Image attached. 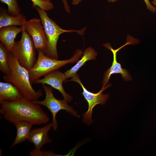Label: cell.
Instances as JSON below:
<instances>
[{
    "mask_svg": "<svg viewBox=\"0 0 156 156\" xmlns=\"http://www.w3.org/2000/svg\"><path fill=\"white\" fill-rule=\"evenodd\" d=\"M0 104V113L10 122L26 121L33 125H40L49 120L40 105L24 97L14 101H4Z\"/></svg>",
    "mask_w": 156,
    "mask_h": 156,
    "instance_id": "cell-1",
    "label": "cell"
},
{
    "mask_svg": "<svg viewBox=\"0 0 156 156\" xmlns=\"http://www.w3.org/2000/svg\"><path fill=\"white\" fill-rule=\"evenodd\" d=\"M9 64L10 72L3 76L4 81L17 87L24 98L31 101L38 100L42 95L41 90L36 91L33 88L28 70L21 65L10 52Z\"/></svg>",
    "mask_w": 156,
    "mask_h": 156,
    "instance_id": "cell-2",
    "label": "cell"
},
{
    "mask_svg": "<svg viewBox=\"0 0 156 156\" xmlns=\"http://www.w3.org/2000/svg\"><path fill=\"white\" fill-rule=\"evenodd\" d=\"M34 8L39 15L47 40V47L45 55L52 58L58 59L57 45L60 36L64 33L70 32H76L82 36L84 34L86 27L77 30L63 29L49 18L45 11L38 6Z\"/></svg>",
    "mask_w": 156,
    "mask_h": 156,
    "instance_id": "cell-3",
    "label": "cell"
},
{
    "mask_svg": "<svg viewBox=\"0 0 156 156\" xmlns=\"http://www.w3.org/2000/svg\"><path fill=\"white\" fill-rule=\"evenodd\" d=\"M38 51V54L36 61L33 66L28 70L32 84L40 77L57 70L68 64L76 62L83 52L81 50L78 49L70 59L59 60L46 55L40 51Z\"/></svg>",
    "mask_w": 156,
    "mask_h": 156,
    "instance_id": "cell-4",
    "label": "cell"
},
{
    "mask_svg": "<svg viewBox=\"0 0 156 156\" xmlns=\"http://www.w3.org/2000/svg\"><path fill=\"white\" fill-rule=\"evenodd\" d=\"M23 26L21 38L15 41L10 52L21 65L29 70L37 60L36 49L32 38L26 31L23 25Z\"/></svg>",
    "mask_w": 156,
    "mask_h": 156,
    "instance_id": "cell-5",
    "label": "cell"
},
{
    "mask_svg": "<svg viewBox=\"0 0 156 156\" xmlns=\"http://www.w3.org/2000/svg\"><path fill=\"white\" fill-rule=\"evenodd\" d=\"M42 87L45 94L44 99L42 101H32L35 103L46 107L51 112L52 116V127L54 130H56L57 127L56 115L60 110H65L72 116L80 117L73 107L68 105L65 100L58 99L54 96L52 87L46 84H42Z\"/></svg>",
    "mask_w": 156,
    "mask_h": 156,
    "instance_id": "cell-6",
    "label": "cell"
},
{
    "mask_svg": "<svg viewBox=\"0 0 156 156\" xmlns=\"http://www.w3.org/2000/svg\"><path fill=\"white\" fill-rule=\"evenodd\" d=\"M73 81L79 83L83 89L82 95L88 104L87 111L83 115V122L88 125H90L93 122L92 119V110L95 106L97 104L104 105L108 100L109 96V94H103V92L108 88L111 86L109 83L106 86H103L101 89L97 93H94L88 91L83 85L79 79L78 75L77 74L71 79L66 81V82Z\"/></svg>",
    "mask_w": 156,
    "mask_h": 156,
    "instance_id": "cell-7",
    "label": "cell"
},
{
    "mask_svg": "<svg viewBox=\"0 0 156 156\" xmlns=\"http://www.w3.org/2000/svg\"><path fill=\"white\" fill-rule=\"evenodd\" d=\"M127 42L125 44L116 49H114L109 43H105L103 44L105 47L110 50L112 53L113 60L111 66L104 73L102 82L103 86H106L109 81L111 76L114 74H120L122 78L125 81L132 80V78L129 72L126 69H123L121 67L120 64L117 60V53L120 50L127 45L136 44L139 42L138 40L130 35L127 36Z\"/></svg>",
    "mask_w": 156,
    "mask_h": 156,
    "instance_id": "cell-8",
    "label": "cell"
},
{
    "mask_svg": "<svg viewBox=\"0 0 156 156\" xmlns=\"http://www.w3.org/2000/svg\"><path fill=\"white\" fill-rule=\"evenodd\" d=\"M23 26L26 31L32 38L36 49L45 55L47 40L40 19L34 18L28 21L26 20Z\"/></svg>",
    "mask_w": 156,
    "mask_h": 156,
    "instance_id": "cell-9",
    "label": "cell"
},
{
    "mask_svg": "<svg viewBox=\"0 0 156 156\" xmlns=\"http://www.w3.org/2000/svg\"><path fill=\"white\" fill-rule=\"evenodd\" d=\"M52 127L51 123L42 127L31 130L27 140L34 145L35 148L30 152L29 156H43L41 149L44 145L51 141L48 133Z\"/></svg>",
    "mask_w": 156,
    "mask_h": 156,
    "instance_id": "cell-10",
    "label": "cell"
},
{
    "mask_svg": "<svg viewBox=\"0 0 156 156\" xmlns=\"http://www.w3.org/2000/svg\"><path fill=\"white\" fill-rule=\"evenodd\" d=\"M66 79L64 73L55 70L46 75L42 78L37 79L34 83L50 86L60 91L63 95L64 99L67 102H70L72 100V97L66 92L63 86V82L66 81Z\"/></svg>",
    "mask_w": 156,
    "mask_h": 156,
    "instance_id": "cell-11",
    "label": "cell"
},
{
    "mask_svg": "<svg viewBox=\"0 0 156 156\" xmlns=\"http://www.w3.org/2000/svg\"><path fill=\"white\" fill-rule=\"evenodd\" d=\"M23 26H9L0 29V40L10 52L15 43V39L17 35L22 32Z\"/></svg>",
    "mask_w": 156,
    "mask_h": 156,
    "instance_id": "cell-12",
    "label": "cell"
},
{
    "mask_svg": "<svg viewBox=\"0 0 156 156\" xmlns=\"http://www.w3.org/2000/svg\"><path fill=\"white\" fill-rule=\"evenodd\" d=\"M19 90L9 82H0V103L4 101H12L23 98Z\"/></svg>",
    "mask_w": 156,
    "mask_h": 156,
    "instance_id": "cell-13",
    "label": "cell"
},
{
    "mask_svg": "<svg viewBox=\"0 0 156 156\" xmlns=\"http://www.w3.org/2000/svg\"><path fill=\"white\" fill-rule=\"evenodd\" d=\"M97 55V52L92 47H90L86 48L83 52L81 58L78 61L74 66L64 73L66 79L75 76L77 74V71L84 65L86 62L88 60H95Z\"/></svg>",
    "mask_w": 156,
    "mask_h": 156,
    "instance_id": "cell-14",
    "label": "cell"
},
{
    "mask_svg": "<svg viewBox=\"0 0 156 156\" xmlns=\"http://www.w3.org/2000/svg\"><path fill=\"white\" fill-rule=\"evenodd\" d=\"M16 129V134L15 139L10 146L11 148L16 145L27 140L31 129L33 125L26 121H19L14 123Z\"/></svg>",
    "mask_w": 156,
    "mask_h": 156,
    "instance_id": "cell-15",
    "label": "cell"
},
{
    "mask_svg": "<svg viewBox=\"0 0 156 156\" xmlns=\"http://www.w3.org/2000/svg\"><path fill=\"white\" fill-rule=\"evenodd\" d=\"M26 20L25 16L22 14L17 16L8 14L6 10L2 8L0 10V29L9 26H22Z\"/></svg>",
    "mask_w": 156,
    "mask_h": 156,
    "instance_id": "cell-16",
    "label": "cell"
},
{
    "mask_svg": "<svg viewBox=\"0 0 156 156\" xmlns=\"http://www.w3.org/2000/svg\"><path fill=\"white\" fill-rule=\"evenodd\" d=\"M9 52L5 46L0 43V70L4 75L10 72L9 64Z\"/></svg>",
    "mask_w": 156,
    "mask_h": 156,
    "instance_id": "cell-17",
    "label": "cell"
},
{
    "mask_svg": "<svg viewBox=\"0 0 156 156\" xmlns=\"http://www.w3.org/2000/svg\"><path fill=\"white\" fill-rule=\"evenodd\" d=\"M0 1L7 5L8 14L17 16L21 14V10L17 0H0Z\"/></svg>",
    "mask_w": 156,
    "mask_h": 156,
    "instance_id": "cell-18",
    "label": "cell"
},
{
    "mask_svg": "<svg viewBox=\"0 0 156 156\" xmlns=\"http://www.w3.org/2000/svg\"><path fill=\"white\" fill-rule=\"evenodd\" d=\"M33 3V7L38 6L45 11H49L53 9L54 7L51 0H31Z\"/></svg>",
    "mask_w": 156,
    "mask_h": 156,
    "instance_id": "cell-19",
    "label": "cell"
},
{
    "mask_svg": "<svg viewBox=\"0 0 156 156\" xmlns=\"http://www.w3.org/2000/svg\"><path fill=\"white\" fill-rule=\"evenodd\" d=\"M144 1L146 4L147 9L153 13H155L156 12L155 7L152 4L149 0Z\"/></svg>",
    "mask_w": 156,
    "mask_h": 156,
    "instance_id": "cell-20",
    "label": "cell"
},
{
    "mask_svg": "<svg viewBox=\"0 0 156 156\" xmlns=\"http://www.w3.org/2000/svg\"><path fill=\"white\" fill-rule=\"evenodd\" d=\"M62 1L64 5V7L66 11L70 13V7L68 4L67 0H61Z\"/></svg>",
    "mask_w": 156,
    "mask_h": 156,
    "instance_id": "cell-21",
    "label": "cell"
},
{
    "mask_svg": "<svg viewBox=\"0 0 156 156\" xmlns=\"http://www.w3.org/2000/svg\"><path fill=\"white\" fill-rule=\"evenodd\" d=\"M82 0H73L72 4L74 5L78 4Z\"/></svg>",
    "mask_w": 156,
    "mask_h": 156,
    "instance_id": "cell-22",
    "label": "cell"
},
{
    "mask_svg": "<svg viewBox=\"0 0 156 156\" xmlns=\"http://www.w3.org/2000/svg\"><path fill=\"white\" fill-rule=\"evenodd\" d=\"M151 3L153 6H155L156 8V0H153L152 1Z\"/></svg>",
    "mask_w": 156,
    "mask_h": 156,
    "instance_id": "cell-23",
    "label": "cell"
},
{
    "mask_svg": "<svg viewBox=\"0 0 156 156\" xmlns=\"http://www.w3.org/2000/svg\"><path fill=\"white\" fill-rule=\"evenodd\" d=\"M119 0H107L109 2H111V3H113L114 2H115L117 1H118Z\"/></svg>",
    "mask_w": 156,
    "mask_h": 156,
    "instance_id": "cell-24",
    "label": "cell"
},
{
    "mask_svg": "<svg viewBox=\"0 0 156 156\" xmlns=\"http://www.w3.org/2000/svg\"><path fill=\"white\" fill-rule=\"evenodd\" d=\"M43 0L47 1H49V0Z\"/></svg>",
    "mask_w": 156,
    "mask_h": 156,
    "instance_id": "cell-25",
    "label": "cell"
}]
</instances>
